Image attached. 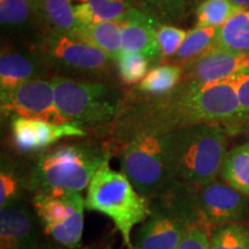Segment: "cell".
<instances>
[{"instance_id": "6da1fadb", "label": "cell", "mask_w": 249, "mask_h": 249, "mask_svg": "<svg viewBox=\"0 0 249 249\" xmlns=\"http://www.w3.org/2000/svg\"><path fill=\"white\" fill-rule=\"evenodd\" d=\"M108 160V148L92 141L55 144L37 155L24 185L33 195L82 193Z\"/></svg>"}, {"instance_id": "7a4b0ae2", "label": "cell", "mask_w": 249, "mask_h": 249, "mask_svg": "<svg viewBox=\"0 0 249 249\" xmlns=\"http://www.w3.org/2000/svg\"><path fill=\"white\" fill-rule=\"evenodd\" d=\"M229 134L219 123L192 124L167 134V160L173 181L200 186L219 176Z\"/></svg>"}, {"instance_id": "3957f363", "label": "cell", "mask_w": 249, "mask_h": 249, "mask_svg": "<svg viewBox=\"0 0 249 249\" xmlns=\"http://www.w3.org/2000/svg\"><path fill=\"white\" fill-rule=\"evenodd\" d=\"M150 207V214L133 236V249H177L187 232L201 220L195 186L174 181L151 198Z\"/></svg>"}, {"instance_id": "277c9868", "label": "cell", "mask_w": 249, "mask_h": 249, "mask_svg": "<svg viewBox=\"0 0 249 249\" xmlns=\"http://www.w3.org/2000/svg\"><path fill=\"white\" fill-rule=\"evenodd\" d=\"M88 210L107 216L120 233L127 249H133V231L149 217L150 200L136 191L121 171L107 163L92 177L86 196Z\"/></svg>"}, {"instance_id": "5b68a950", "label": "cell", "mask_w": 249, "mask_h": 249, "mask_svg": "<svg viewBox=\"0 0 249 249\" xmlns=\"http://www.w3.org/2000/svg\"><path fill=\"white\" fill-rule=\"evenodd\" d=\"M55 107L62 123L99 126L116 121L124 111L120 93L102 82H86L71 77L51 80Z\"/></svg>"}, {"instance_id": "8992f818", "label": "cell", "mask_w": 249, "mask_h": 249, "mask_svg": "<svg viewBox=\"0 0 249 249\" xmlns=\"http://www.w3.org/2000/svg\"><path fill=\"white\" fill-rule=\"evenodd\" d=\"M120 171L151 200L174 182L167 160V134L143 132L123 143Z\"/></svg>"}, {"instance_id": "52a82bcc", "label": "cell", "mask_w": 249, "mask_h": 249, "mask_svg": "<svg viewBox=\"0 0 249 249\" xmlns=\"http://www.w3.org/2000/svg\"><path fill=\"white\" fill-rule=\"evenodd\" d=\"M30 202L50 240L68 248L82 246L87 208L81 193L35 194Z\"/></svg>"}, {"instance_id": "ba28073f", "label": "cell", "mask_w": 249, "mask_h": 249, "mask_svg": "<svg viewBox=\"0 0 249 249\" xmlns=\"http://www.w3.org/2000/svg\"><path fill=\"white\" fill-rule=\"evenodd\" d=\"M195 197L201 220L211 230L249 217V197L223 180L214 179L195 186Z\"/></svg>"}, {"instance_id": "9c48e42d", "label": "cell", "mask_w": 249, "mask_h": 249, "mask_svg": "<svg viewBox=\"0 0 249 249\" xmlns=\"http://www.w3.org/2000/svg\"><path fill=\"white\" fill-rule=\"evenodd\" d=\"M1 112L7 116L61 124L51 81L33 79L0 93Z\"/></svg>"}, {"instance_id": "30bf717a", "label": "cell", "mask_w": 249, "mask_h": 249, "mask_svg": "<svg viewBox=\"0 0 249 249\" xmlns=\"http://www.w3.org/2000/svg\"><path fill=\"white\" fill-rule=\"evenodd\" d=\"M43 234L31 202L23 198L0 207L1 249H39L44 242Z\"/></svg>"}, {"instance_id": "8fae6325", "label": "cell", "mask_w": 249, "mask_h": 249, "mask_svg": "<svg viewBox=\"0 0 249 249\" xmlns=\"http://www.w3.org/2000/svg\"><path fill=\"white\" fill-rule=\"evenodd\" d=\"M182 67L181 82L202 86L231 79L249 71V54L211 48Z\"/></svg>"}, {"instance_id": "7c38bea8", "label": "cell", "mask_w": 249, "mask_h": 249, "mask_svg": "<svg viewBox=\"0 0 249 249\" xmlns=\"http://www.w3.org/2000/svg\"><path fill=\"white\" fill-rule=\"evenodd\" d=\"M45 54L60 67L93 74L107 71L112 60L95 46L65 35L49 36Z\"/></svg>"}, {"instance_id": "4fadbf2b", "label": "cell", "mask_w": 249, "mask_h": 249, "mask_svg": "<svg viewBox=\"0 0 249 249\" xmlns=\"http://www.w3.org/2000/svg\"><path fill=\"white\" fill-rule=\"evenodd\" d=\"M160 23L132 8L124 18L123 29V51L136 52L154 59L160 54L157 28Z\"/></svg>"}, {"instance_id": "5bb4252c", "label": "cell", "mask_w": 249, "mask_h": 249, "mask_svg": "<svg viewBox=\"0 0 249 249\" xmlns=\"http://www.w3.org/2000/svg\"><path fill=\"white\" fill-rule=\"evenodd\" d=\"M40 24L50 35L73 36L81 26L74 12V0H35Z\"/></svg>"}, {"instance_id": "9a60e30c", "label": "cell", "mask_w": 249, "mask_h": 249, "mask_svg": "<svg viewBox=\"0 0 249 249\" xmlns=\"http://www.w3.org/2000/svg\"><path fill=\"white\" fill-rule=\"evenodd\" d=\"M124 21L82 24L73 34V38L95 46L107 53L112 60H117L123 52V29Z\"/></svg>"}, {"instance_id": "2e32d148", "label": "cell", "mask_w": 249, "mask_h": 249, "mask_svg": "<svg viewBox=\"0 0 249 249\" xmlns=\"http://www.w3.org/2000/svg\"><path fill=\"white\" fill-rule=\"evenodd\" d=\"M132 8L126 0H74V12L81 26L124 21Z\"/></svg>"}, {"instance_id": "e0dca14e", "label": "cell", "mask_w": 249, "mask_h": 249, "mask_svg": "<svg viewBox=\"0 0 249 249\" xmlns=\"http://www.w3.org/2000/svg\"><path fill=\"white\" fill-rule=\"evenodd\" d=\"M38 62L29 55L18 52H2L0 58V88L13 89L21 83L35 79Z\"/></svg>"}, {"instance_id": "ac0fdd59", "label": "cell", "mask_w": 249, "mask_h": 249, "mask_svg": "<svg viewBox=\"0 0 249 249\" xmlns=\"http://www.w3.org/2000/svg\"><path fill=\"white\" fill-rule=\"evenodd\" d=\"M219 178L249 197V142L227 150Z\"/></svg>"}, {"instance_id": "d6986e66", "label": "cell", "mask_w": 249, "mask_h": 249, "mask_svg": "<svg viewBox=\"0 0 249 249\" xmlns=\"http://www.w3.org/2000/svg\"><path fill=\"white\" fill-rule=\"evenodd\" d=\"M216 48L249 54V8H241L220 27Z\"/></svg>"}, {"instance_id": "ffe728a7", "label": "cell", "mask_w": 249, "mask_h": 249, "mask_svg": "<svg viewBox=\"0 0 249 249\" xmlns=\"http://www.w3.org/2000/svg\"><path fill=\"white\" fill-rule=\"evenodd\" d=\"M182 73V67L177 65L154 67L140 81L138 89L144 95L152 97L166 95L181 83Z\"/></svg>"}, {"instance_id": "44dd1931", "label": "cell", "mask_w": 249, "mask_h": 249, "mask_svg": "<svg viewBox=\"0 0 249 249\" xmlns=\"http://www.w3.org/2000/svg\"><path fill=\"white\" fill-rule=\"evenodd\" d=\"M133 8L142 12L160 24L181 22L186 17L187 0H126Z\"/></svg>"}, {"instance_id": "7402d4cb", "label": "cell", "mask_w": 249, "mask_h": 249, "mask_svg": "<svg viewBox=\"0 0 249 249\" xmlns=\"http://www.w3.org/2000/svg\"><path fill=\"white\" fill-rule=\"evenodd\" d=\"M219 29L214 27H196L187 33L185 40L176 54L177 59L186 65L205 53L214 46Z\"/></svg>"}, {"instance_id": "603a6c76", "label": "cell", "mask_w": 249, "mask_h": 249, "mask_svg": "<svg viewBox=\"0 0 249 249\" xmlns=\"http://www.w3.org/2000/svg\"><path fill=\"white\" fill-rule=\"evenodd\" d=\"M0 21L7 28L40 24L35 0H0Z\"/></svg>"}, {"instance_id": "cb8c5ba5", "label": "cell", "mask_w": 249, "mask_h": 249, "mask_svg": "<svg viewBox=\"0 0 249 249\" xmlns=\"http://www.w3.org/2000/svg\"><path fill=\"white\" fill-rule=\"evenodd\" d=\"M239 9L231 0H203L196 7V27H223Z\"/></svg>"}, {"instance_id": "d4e9b609", "label": "cell", "mask_w": 249, "mask_h": 249, "mask_svg": "<svg viewBox=\"0 0 249 249\" xmlns=\"http://www.w3.org/2000/svg\"><path fill=\"white\" fill-rule=\"evenodd\" d=\"M210 249H249V226L231 223L211 230Z\"/></svg>"}, {"instance_id": "484cf974", "label": "cell", "mask_w": 249, "mask_h": 249, "mask_svg": "<svg viewBox=\"0 0 249 249\" xmlns=\"http://www.w3.org/2000/svg\"><path fill=\"white\" fill-rule=\"evenodd\" d=\"M26 191L24 174L18 172L14 165L2 160L1 171H0V207H4L12 202L23 200Z\"/></svg>"}, {"instance_id": "4316f807", "label": "cell", "mask_w": 249, "mask_h": 249, "mask_svg": "<svg viewBox=\"0 0 249 249\" xmlns=\"http://www.w3.org/2000/svg\"><path fill=\"white\" fill-rule=\"evenodd\" d=\"M118 73L127 85H135L148 73V58L136 52L123 51L117 58Z\"/></svg>"}, {"instance_id": "83f0119b", "label": "cell", "mask_w": 249, "mask_h": 249, "mask_svg": "<svg viewBox=\"0 0 249 249\" xmlns=\"http://www.w3.org/2000/svg\"><path fill=\"white\" fill-rule=\"evenodd\" d=\"M157 36L160 46V54L164 58H169L177 54L186 38L187 33L171 24H160L157 28Z\"/></svg>"}, {"instance_id": "f1b7e54d", "label": "cell", "mask_w": 249, "mask_h": 249, "mask_svg": "<svg viewBox=\"0 0 249 249\" xmlns=\"http://www.w3.org/2000/svg\"><path fill=\"white\" fill-rule=\"evenodd\" d=\"M210 236L211 229L200 220L187 232L177 249H210Z\"/></svg>"}, {"instance_id": "f546056e", "label": "cell", "mask_w": 249, "mask_h": 249, "mask_svg": "<svg viewBox=\"0 0 249 249\" xmlns=\"http://www.w3.org/2000/svg\"><path fill=\"white\" fill-rule=\"evenodd\" d=\"M239 101V113H249V71L233 76Z\"/></svg>"}, {"instance_id": "4dcf8cb0", "label": "cell", "mask_w": 249, "mask_h": 249, "mask_svg": "<svg viewBox=\"0 0 249 249\" xmlns=\"http://www.w3.org/2000/svg\"><path fill=\"white\" fill-rule=\"evenodd\" d=\"M222 124L225 127L229 136L241 135L246 139V142H249V113L236 114L231 120Z\"/></svg>"}, {"instance_id": "1f68e13d", "label": "cell", "mask_w": 249, "mask_h": 249, "mask_svg": "<svg viewBox=\"0 0 249 249\" xmlns=\"http://www.w3.org/2000/svg\"><path fill=\"white\" fill-rule=\"evenodd\" d=\"M39 249H96V248L91 247V246H87V247L80 246V247H76V248H68V247H64V246L55 244V242L51 241L50 239H48V240H44V242H43Z\"/></svg>"}, {"instance_id": "d6a6232c", "label": "cell", "mask_w": 249, "mask_h": 249, "mask_svg": "<svg viewBox=\"0 0 249 249\" xmlns=\"http://www.w3.org/2000/svg\"><path fill=\"white\" fill-rule=\"evenodd\" d=\"M239 8H249V0H231Z\"/></svg>"}, {"instance_id": "836d02e7", "label": "cell", "mask_w": 249, "mask_h": 249, "mask_svg": "<svg viewBox=\"0 0 249 249\" xmlns=\"http://www.w3.org/2000/svg\"><path fill=\"white\" fill-rule=\"evenodd\" d=\"M187 1L191 2V4H193V5H198L200 2L203 1V0H187Z\"/></svg>"}, {"instance_id": "e575fe53", "label": "cell", "mask_w": 249, "mask_h": 249, "mask_svg": "<svg viewBox=\"0 0 249 249\" xmlns=\"http://www.w3.org/2000/svg\"><path fill=\"white\" fill-rule=\"evenodd\" d=\"M107 249H112V248H111V247H108V248H107Z\"/></svg>"}]
</instances>
